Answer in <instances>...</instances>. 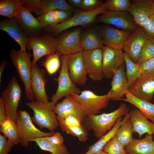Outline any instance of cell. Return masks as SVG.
Segmentation results:
<instances>
[{"mask_svg": "<svg viewBox=\"0 0 154 154\" xmlns=\"http://www.w3.org/2000/svg\"><path fill=\"white\" fill-rule=\"evenodd\" d=\"M128 111L126 105L122 103L118 108L110 113L86 116L83 121L86 129L93 130L96 137L99 138L105 134L108 130H110L118 118L125 116Z\"/></svg>", "mask_w": 154, "mask_h": 154, "instance_id": "1", "label": "cell"}, {"mask_svg": "<svg viewBox=\"0 0 154 154\" xmlns=\"http://www.w3.org/2000/svg\"><path fill=\"white\" fill-rule=\"evenodd\" d=\"M25 105L33 110L32 120L40 129L46 128L53 132L60 126L53 110L55 104L52 102L30 101L26 103Z\"/></svg>", "mask_w": 154, "mask_h": 154, "instance_id": "2", "label": "cell"}, {"mask_svg": "<svg viewBox=\"0 0 154 154\" xmlns=\"http://www.w3.org/2000/svg\"><path fill=\"white\" fill-rule=\"evenodd\" d=\"M12 63L16 68L24 87L26 98L30 101H34L31 84L32 62V55L29 52L12 49L10 54Z\"/></svg>", "mask_w": 154, "mask_h": 154, "instance_id": "3", "label": "cell"}, {"mask_svg": "<svg viewBox=\"0 0 154 154\" xmlns=\"http://www.w3.org/2000/svg\"><path fill=\"white\" fill-rule=\"evenodd\" d=\"M29 113L25 110L18 111L16 123L19 133V144L27 147L29 143L34 139L51 136L54 131L45 132L37 128L33 124Z\"/></svg>", "mask_w": 154, "mask_h": 154, "instance_id": "4", "label": "cell"}, {"mask_svg": "<svg viewBox=\"0 0 154 154\" xmlns=\"http://www.w3.org/2000/svg\"><path fill=\"white\" fill-rule=\"evenodd\" d=\"M70 95L81 105L86 116L98 115L101 110L107 106L110 100L107 94L98 95L89 90L81 91L79 94H72Z\"/></svg>", "mask_w": 154, "mask_h": 154, "instance_id": "5", "label": "cell"}, {"mask_svg": "<svg viewBox=\"0 0 154 154\" xmlns=\"http://www.w3.org/2000/svg\"><path fill=\"white\" fill-rule=\"evenodd\" d=\"M7 118L16 122L22 90L16 78L12 77L7 87L1 92Z\"/></svg>", "mask_w": 154, "mask_h": 154, "instance_id": "6", "label": "cell"}, {"mask_svg": "<svg viewBox=\"0 0 154 154\" xmlns=\"http://www.w3.org/2000/svg\"><path fill=\"white\" fill-rule=\"evenodd\" d=\"M68 55H62L60 56L61 68L58 77L56 79L58 83L55 93L51 98L55 104L64 97L72 94H80L81 91L71 80L69 74L67 67Z\"/></svg>", "mask_w": 154, "mask_h": 154, "instance_id": "7", "label": "cell"}, {"mask_svg": "<svg viewBox=\"0 0 154 154\" xmlns=\"http://www.w3.org/2000/svg\"><path fill=\"white\" fill-rule=\"evenodd\" d=\"M106 2L95 9L89 11H80L77 12L71 18L66 21L51 27L56 33H59L71 27L88 25L94 22L98 15L102 14L107 10Z\"/></svg>", "mask_w": 154, "mask_h": 154, "instance_id": "8", "label": "cell"}, {"mask_svg": "<svg viewBox=\"0 0 154 154\" xmlns=\"http://www.w3.org/2000/svg\"><path fill=\"white\" fill-rule=\"evenodd\" d=\"M100 23L112 25L123 30L133 32L138 26L127 12L106 10L97 18Z\"/></svg>", "mask_w": 154, "mask_h": 154, "instance_id": "9", "label": "cell"}, {"mask_svg": "<svg viewBox=\"0 0 154 154\" xmlns=\"http://www.w3.org/2000/svg\"><path fill=\"white\" fill-rule=\"evenodd\" d=\"M27 47L33 52V64L41 57L56 52V39L47 35L29 38Z\"/></svg>", "mask_w": 154, "mask_h": 154, "instance_id": "10", "label": "cell"}, {"mask_svg": "<svg viewBox=\"0 0 154 154\" xmlns=\"http://www.w3.org/2000/svg\"><path fill=\"white\" fill-rule=\"evenodd\" d=\"M102 48L104 77L108 78H112L114 74L113 71L117 69L125 63L124 52L122 49L105 46Z\"/></svg>", "mask_w": 154, "mask_h": 154, "instance_id": "11", "label": "cell"}, {"mask_svg": "<svg viewBox=\"0 0 154 154\" xmlns=\"http://www.w3.org/2000/svg\"><path fill=\"white\" fill-rule=\"evenodd\" d=\"M82 29L77 28L62 34L56 39V51L62 55L83 52L80 46Z\"/></svg>", "mask_w": 154, "mask_h": 154, "instance_id": "12", "label": "cell"}, {"mask_svg": "<svg viewBox=\"0 0 154 154\" xmlns=\"http://www.w3.org/2000/svg\"><path fill=\"white\" fill-rule=\"evenodd\" d=\"M67 67L70 78L74 84L81 86L86 84L88 73L82 52L69 55Z\"/></svg>", "mask_w": 154, "mask_h": 154, "instance_id": "13", "label": "cell"}, {"mask_svg": "<svg viewBox=\"0 0 154 154\" xmlns=\"http://www.w3.org/2000/svg\"><path fill=\"white\" fill-rule=\"evenodd\" d=\"M82 54L85 65L90 78L94 81H101L104 77L102 48L84 50Z\"/></svg>", "mask_w": 154, "mask_h": 154, "instance_id": "14", "label": "cell"}, {"mask_svg": "<svg viewBox=\"0 0 154 154\" xmlns=\"http://www.w3.org/2000/svg\"><path fill=\"white\" fill-rule=\"evenodd\" d=\"M44 70L39 68L37 64L32 63L31 76V86L35 101L42 102H49L45 90L47 82Z\"/></svg>", "mask_w": 154, "mask_h": 154, "instance_id": "15", "label": "cell"}, {"mask_svg": "<svg viewBox=\"0 0 154 154\" xmlns=\"http://www.w3.org/2000/svg\"><path fill=\"white\" fill-rule=\"evenodd\" d=\"M53 110L57 115L58 121L64 119L68 115H72L82 123L86 116L81 105L74 100L70 95L65 96L61 102L56 104Z\"/></svg>", "mask_w": 154, "mask_h": 154, "instance_id": "16", "label": "cell"}, {"mask_svg": "<svg viewBox=\"0 0 154 154\" xmlns=\"http://www.w3.org/2000/svg\"><path fill=\"white\" fill-rule=\"evenodd\" d=\"M148 37L143 28L138 26L125 42L123 50L135 63L137 62L144 44Z\"/></svg>", "mask_w": 154, "mask_h": 154, "instance_id": "17", "label": "cell"}, {"mask_svg": "<svg viewBox=\"0 0 154 154\" xmlns=\"http://www.w3.org/2000/svg\"><path fill=\"white\" fill-rule=\"evenodd\" d=\"M127 11L132 17L136 25L142 27L154 14V3L152 0H134Z\"/></svg>", "mask_w": 154, "mask_h": 154, "instance_id": "18", "label": "cell"}, {"mask_svg": "<svg viewBox=\"0 0 154 154\" xmlns=\"http://www.w3.org/2000/svg\"><path fill=\"white\" fill-rule=\"evenodd\" d=\"M129 92L140 99L149 102L154 97V76H141L128 89Z\"/></svg>", "mask_w": 154, "mask_h": 154, "instance_id": "19", "label": "cell"}, {"mask_svg": "<svg viewBox=\"0 0 154 154\" xmlns=\"http://www.w3.org/2000/svg\"><path fill=\"white\" fill-rule=\"evenodd\" d=\"M132 33L106 26L102 29L100 33L105 46L123 50L125 42Z\"/></svg>", "mask_w": 154, "mask_h": 154, "instance_id": "20", "label": "cell"}, {"mask_svg": "<svg viewBox=\"0 0 154 154\" xmlns=\"http://www.w3.org/2000/svg\"><path fill=\"white\" fill-rule=\"evenodd\" d=\"M113 72L114 74L111 88L107 94L110 100L118 101L122 98L129 88L125 71L124 64Z\"/></svg>", "mask_w": 154, "mask_h": 154, "instance_id": "21", "label": "cell"}, {"mask_svg": "<svg viewBox=\"0 0 154 154\" xmlns=\"http://www.w3.org/2000/svg\"><path fill=\"white\" fill-rule=\"evenodd\" d=\"M0 29L6 32L19 44L21 50L26 51L29 38L23 29L14 18L1 20L0 22Z\"/></svg>", "mask_w": 154, "mask_h": 154, "instance_id": "22", "label": "cell"}, {"mask_svg": "<svg viewBox=\"0 0 154 154\" xmlns=\"http://www.w3.org/2000/svg\"><path fill=\"white\" fill-rule=\"evenodd\" d=\"M128 113L132 123L133 133H137L139 138L145 133L151 135L154 134V123L149 121L139 109L132 110Z\"/></svg>", "mask_w": 154, "mask_h": 154, "instance_id": "23", "label": "cell"}, {"mask_svg": "<svg viewBox=\"0 0 154 154\" xmlns=\"http://www.w3.org/2000/svg\"><path fill=\"white\" fill-rule=\"evenodd\" d=\"M23 29L28 32L38 31L46 27L32 14L31 12L22 5L20 7L16 16L14 18Z\"/></svg>", "mask_w": 154, "mask_h": 154, "instance_id": "24", "label": "cell"}, {"mask_svg": "<svg viewBox=\"0 0 154 154\" xmlns=\"http://www.w3.org/2000/svg\"><path fill=\"white\" fill-rule=\"evenodd\" d=\"M124 148L129 154H154L153 137L147 134L142 139H133Z\"/></svg>", "mask_w": 154, "mask_h": 154, "instance_id": "25", "label": "cell"}, {"mask_svg": "<svg viewBox=\"0 0 154 154\" xmlns=\"http://www.w3.org/2000/svg\"><path fill=\"white\" fill-rule=\"evenodd\" d=\"M129 119L128 113L125 116L123 119L121 117L119 118L112 128L101 137L97 142L88 147V150L84 154H93L103 150L106 145L115 136L119 128L126 120Z\"/></svg>", "mask_w": 154, "mask_h": 154, "instance_id": "26", "label": "cell"}, {"mask_svg": "<svg viewBox=\"0 0 154 154\" xmlns=\"http://www.w3.org/2000/svg\"><path fill=\"white\" fill-rule=\"evenodd\" d=\"M56 10L71 12L73 11V8L64 0H38L35 13L39 17Z\"/></svg>", "mask_w": 154, "mask_h": 154, "instance_id": "27", "label": "cell"}, {"mask_svg": "<svg viewBox=\"0 0 154 154\" xmlns=\"http://www.w3.org/2000/svg\"><path fill=\"white\" fill-rule=\"evenodd\" d=\"M125 95V98L120 100L128 102L139 109L148 119L154 123V104L149 101L139 99L127 91Z\"/></svg>", "mask_w": 154, "mask_h": 154, "instance_id": "28", "label": "cell"}, {"mask_svg": "<svg viewBox=\"0 0 154 154\" xmlns=\"http://www.w3.org/2000/svg\"><path fill=\"white\" fill-rule=\"evenodd\" d=\"M80 43L83 51L102 48L104 46L100 33L93 30L86 31L81 35Z\"/></svg>", "mask_w": 154, "mask_h": 154, "instance_id": "29", "label": "cell"}, {"mask_svg": "<svg viewBox=\"0 0 154 154\" xmlns=\"http://www.w3.org/2000/svg\"><path fill=\"white\" fill-rule=\"evenodd\" d=\"M31 141L35 143L42 150L50 152L52 154H69L66 146L64 144L57 145L49 141L45 137L37 138Z\"/></svg>", "mask_w": 154, "mask_h": 154, "instance_id": "30", "label": "cell"}, {"mask_svg": "<svg viewBox=\"0 0 154 154\" xmlns=\"http://www.w3.org/2000/svg\"><path fill=\"white\" fill-rule=\"evenodd\" d=\"M0 132L15 145L19 144V133L15 122L7 118L0 124Z\"/></svg>", "mask_w": 154, "mask_h": 154, "instance_id": "31", "label": "cell"}, {"mask_svg": "<svg viewBox=\"0 0 154 154\" xmlns=\"http://www.w3.org/2000/svg\"><path fill=\"white\" fill-rule=\"evenodd\" d=\"M132 122L129 119L126 120L117 131L116 137L124 147L129 144L133 139Z\"/></svg>", "mask_w": 154, "mask_h": 154, "instance_id": "32", "label": "cell"}, {"mask_svg": "<svg viewBox=\"0 0 154 154\" xmlns=\"http://www.w3.org/2000/svg\"><path fill=\"white\" fill-rule=\"evenodd\" d=\"M124 55L126 67L125 75L129 88L141 75L139 70V65L132 60L126 52H124Z\"/></svg>", "mask_w": 154, "mask_h": 154, "instance_id": "33", "label": "cell"}, {"mask_svg": "<svg viewBox=\"0 0 154 154\" xmlns=\"http://www.w3.org/2000/svg\"><path fill=\"white\" fill-rule=\"evenodd\" d=\"M21 5L19 0H1L0 15L13 19L16 16Z\"/></svg>", "mask_w": 154, "mask_h": 154, "instance_id": "34", "label": "cell"}, {"mask_svg": "<svg viewBox=\"0 0 154 154\" xmlns=\"http://www.w3.org/2000/svg\"><path fill=\"white\" fill-rule=\"evenodd\" d=\"M62 55L58 51L47 56L42 65L46 72L50 75L55 74L59 70L60 66V56Z\"/></svg>", "mask_w": 154, "mask_h": 154, "instance_id": "35", "label": "cell"}, {"mask_svg": "<svg viewBox=\"0 0 154 154\" xmlns=\"http://www.w3.org/2000/svg\"><path fill=\"white\" fill-rule=\"evenodd\" d=\"M154 57V40L149 37L145 41L137 63L140 65Z\"/></svg>", "mask_w": 154, "mask_h": 154, "instance_id": "36", "label": "cell"}, {"mask_svg": "<svg viewBox=\"0 0 154 154\" xmlns=\"http://www.w3.org/2000/svg\"><path fill=\"white\" fill-rule=\"evenodd\" d=\"M60 126L63 131L77 137L81 142H84L87 139L88 132L87 130L82 125L75 127L60 125Z\"/></svg>", "mask_w": 154, "mask_h": 154, "instance_id": "37", "label": "cell"}, {"mask_svg": "<svg viewBox=\"0 0 154 154\" xmlns=\"http://www.w3.org/2000/svg\"><path fill=\"white\" fill-rule=\"evenodd\" d=\"M106 3L107 10L116 12L127 11L131 3L129 0H108Z\"/></svg>", "mask_w": 154, "mask_h": 154, "instance_id": "38", "label": "cell"}, {"mask_svg": "<svg viewBox=\"0 0 154 154\" xmlns=\"http://www.w3.org/2000/svg\"><path fill=\"white\" fill-rule=\"evenodd\" d=\"M124 148L115 136L106 145L103 150L108 154H127Z\"/></svg>", "mask_w": 154, "mask_h": 154, "instance_id": "39", "label": "cell"}, {"mask_svg": "<svg viewBox=\"0 0 154 154\" xmlns=\"http://www.w3.org/2000/svg\"><path fill=\"white\" fill-rule=\"evenodd\" d=\"M37 19L42 23L47 26H54L60 23L55 10L51 11L39 16Z\"/></svg>", "mask_w": 154, "mask_h": 154, "instance_id": "40", "label": "cell"}, {"mask_svg": "<svg viewBox=\"0 0 154 154\" xmlns=\"http://www.w3.org/2000/svg\"><path fill=\"white\" fill-rule=\"evenodd\" d=\"M138 67L141 76H154V57L139 65Z\"/></svg>", "mask_w": 154, "mask_h": 154, "instance_id": "41", "label": "cell"}, {"mask_svg": "<svg viewBox=\"0 0 154 154\" xmlns=\"http://www.w3.org/2000/svg\"><path fill=\"white\" fill-rule=\"evenodd\" d=\"M15 145L4 135L0 134V154H8Z\"/></svg>", "mask_w": 154, "mask_h": 154, "instance_id": "42", "label": "cell"}, {"mask_svg": "<svg viewBox=\"0 0 154 154\" xmlns=\"http://www.w3.org/2000/svg\"><path fill=\"white\" fill-rule=\"evenodd\" d=\"M60 125H64L67 126L75 127L82 125V123L76 116L72 115H69L64 118L58 120Z\"/></svg>", "mask_w": 154, "mask_h": 154, "instance_id": "43", "label": "cell"}, {"mask_svg": "<svg viewBox=\"0 0 154 154\" xmlns=\"http://www.w3.org/2000/svg\"><path fill=\"white\" fill-rule=\"evenodd\" d=\"M103 3L100 0H82L81 8L86 11L95 9Z\"/></svg>", "mask_w": 154, "mask_h": 154, "instance_id": "44", "label": "cell"}, {"mask_svg": "<svg viewBox=\"0 0 154 154\" xmlns=\"http://www.w3.org/2000/svg\"><path fill=\"white\" fill-rule=\"evenodd\" d=\"M142 27L148 37L154 40V14L149 18Z\"/></svg>", "mask_w": 154, "mask_h": 154, "instance_id": "45", "label": "cell"}, {"mask_svg": "<svg viewBox=\"0 0 154 154\" xmlns=\"http://www.w3.org/2000/svg\"><path fill=\"white\" fill-rule=\"evenodd\" d=\"M45 137L49 141L53 144L57 145H61L63 144L64 138L59 132H55L51 136Z\"/></svg>", "mask_w": 154, "mask_h": 154, "instance_id": "46", "label": "cell"}, {"mask_svg": "<svg viewBox=\"0 0 154 154\" xmlns=\"http://www.w3.org/2000/svg\"><path fill=\"white\" fill-rule=\"evenodd\" d=\"M55 11L60 23H63L69 19L70 12L61 10H56Z\"/></svg>", "mask_w": 154, "mask_h": 154, "instance_id": "47", "label": "cell"}, {"mask_svg": "<svg viewBox=\"0 0 154 154\" xmlns=\"http://www.w3.org/2000/svg\"><path fill=\"white\" fill-rule=\"evenodd\" d=\"M7 118L5 108L2 98H0V124Z\"/></svg>", "mask_w": 154, "mask_h": 154, "instance_id": "48", "label": "cell"}, {"mask_svg": "<svg viewBox=\"0 0 154 154\" xmlns=\"http://www.w3.org/2000/svg\"><path fill=\"white\" fill-rule=\"evenodd\" d=\"M68 1L74 6L81 8L82 0H70Z\"/></svg>", "mask_w": 154, "mask_h": 154, "instance_id": "49", "label": "cell"}, {"mask_svg": "<svg viewBox=\"0 0 154 154\" xmlns=\"http://www.w3.org/2000/svg\"><path fill=\"white\" fill-rule=\"evenodd\" d=\"M7 62L5 61H3L1 62L0 66V81H1V77L2 73L4 69L7 65Z\"/></svg>", "mask_w": 154, "mask_h": 154, "instance_id": "50", "label": "cell"}, {"mask_svg": "<svg viewBox=\"0 0 154 154\" xmlns=\"http://www.w3.org/2000/svg\"><path fill=\"white\" fill-rule=\"evenodd\" d=\"M93 154H108L106 153V152H105L103 150L98 152L97 153H94Z\"/></svg>", "mask_w": 154, "mask_h": 154, "instance_id": "51", "label": "cell"}, {"mask_svg": "<svg viewBox=\"0 0 154 154\" xmlns=\"http://www.w3.org/2000/svg\"><path fill=\"white\" fill-rule=\"evenodd\" d=\"M153 1L154 2V0H153Z\"/></svg>", "mask_w": 154, "mask_h": 154, "instance_id": "52", "label": "cell"}]
</instances>
